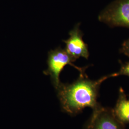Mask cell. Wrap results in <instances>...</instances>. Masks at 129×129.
Here are the masks:
<instances>
[{
    "mask_svg": "<svg viewBox=\"0 0 129 129\" xmlns=\"http://www.w3.org/2000/svg\"><path fill=\"white\" fill-rule=\"evenodd\" d=\"M75 62L65 49L59 47L48 52L47 63L48 68L44 71V74L50 77L52 84L56 88L59 85L60 75L64 67L69 64L78 70L80 73H85L86 68H81L73 64Z\"/></svg>",
    "mask_w": 129,
    "mask_h": 129,
    "instance_id": "obj_2",
    "label": "cell"
},
{
    "mask_svg": "<svg viewBox=\"0 0 129 129\" xmlns=\"http://www.w3.org/2000/svg\"><path fill=\"white\" fill-rule=\"evenodd\" d=\"M113 111L116 118L123 124H129V96L120 87L118 98Z\"/></svg>",
    "mask_w": 129,
    "mask_h": 129,
    "instance_id": "obj_6",
    "label": "cell"
},
{
    "mask_svg": "<svg viewBox=\"0 0 129 129\" xmlns=\"http://www.w3.org/2000/svg\"><path fill=\"white\" fill-rule=\"evenodd\" d=\"M116 77L114 73L93 80L84 73H80L79 78L72 83L61 82L55 89L62 110L75 115L87 107L95 109L100 105L97 100L101 84L108 78Z\"/></svg>",
    "mask_w": 129,
    "mask_h": 129,
    "instance_id": "obj_1",
    "label": "cell"
},
{
    "mask_svg": "<svg viewBox=\"0 0 129 129\" xmlns=\"http://www.w3.org/2000/svg\"><path fill=\"white\" fill-rule=\"evenodd\" d=\"M79 23L76 24L69 32V37L63 40L65 50L75 61L80 57L88 59L89 55L88 45L83 40V33L79 29Z\"/></svg>",
    "mask_w": 129,
    "mask_h": 129,
    "instance_id": "obj_5",
    "label": "cell"
},
{
    "mask_svg": "<svg viewBox=\"0 0 129 129\" xmlns=\"http://www.w3.org/2000/svg\"><path fill=\"white\" fill-rule=\"evenodd\" d=\"M125 125L118 120L113 109L100 105L93 110L85 129H124Z\"/></svg>",
    "mask_w": 129,
    "mask_h": 129,
    "instance_id": "obj_4",
    "label": "cell"
},
{
    "mask_svg": "<svg viewBox=\"0 0 129 129\" xmlns=\"http://www.w3.org/2000/svg\"><path fill=\"white\" fill-rule=\"evenodd\" d=\"M99 20L111 27L129 28V0H115L102 11Z\"/></svg>",
    "mask_w": 129,
    "mask_h": 129,
    "instance_id": "obj_3",
    "label": "cell"
},
{
    "mask_svg": "<svg viewBox=\"0 0 129 129\" xmlns=\"http://www.w3.org/2000/svg\"><path fill=\"white\" fill-rule=\"evenodd\" d=\"M116 77L126 76L129 77V61L124 63H121V67L119 72L116 73Z\"/></svg>",
    "mask_w": 129,
    "mask_h": 129,
    "instance_id": "obj_7",
    "label": "cell"
},
{
    "mask_svg": "<svg viewBox=\"0 0 129 129\" xmlns=\"http://www.w3.org/2000/svg\"><path fill=\"white\" fill-rule=\"evenodd\" d=\"M120 52L129 57V38L122 43L120 49Z\"/></svg>",
    "mask_w": 129,
    "mask_h": 129,
    "instance_id": "obj_8",
    "label": "cell"
}]
</instances>
